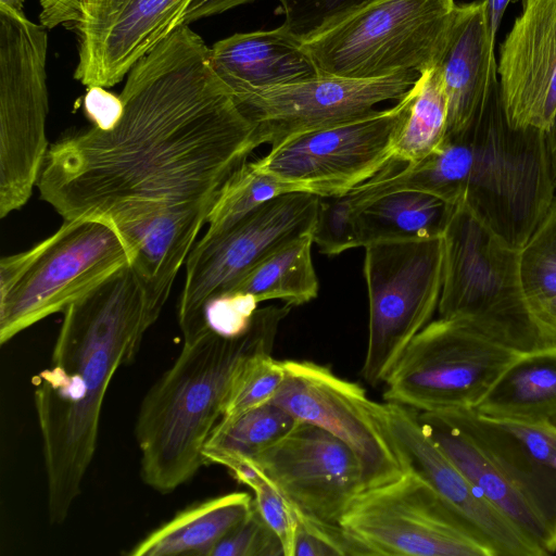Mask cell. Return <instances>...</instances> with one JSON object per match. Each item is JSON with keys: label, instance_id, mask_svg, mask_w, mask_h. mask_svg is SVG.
Masks as SVG:
<instances>
[{"label": "cell", "instance_id": "cell-8", "mask_svg": "<svg viewBox=\"0 0 556 556\" xmlns=\"http://www.w3.org/2000/svg\"><path fill=\"white\" fill-rule=\"evenodd\" d=\"M48 36L23 11L0 5V217L23 207L49 150Z\"/></svg>", "mask_w": 556, "mask_h": 556}, {"label": "cell", "instance_id": "cell-37", "mask_svg": "<svg viewBox=\"0 0 556 556\" xmlns=\"http://www.w3.org/2000/svg\"><path fill=\"white\" fill-rule=\"evenodd\" d=\"M208 556H285L281 543L255 504L252 513L210 552Z\"/></svg>", "mask_w": 556, "mask_h": 556}, {"label": "cell", "instance_id": "cell-13", "mask_svg": "<svg viewBox=\"0 0 556 556\" xmlns=\"http://www.w3.org/2000/svg\"><path fill=\"white\" fill-rule=\"evenodd\" d=\"M39 1L42 26L76 36L74 78L87 88H109L184 24L192 0Z\"/></svg>", "mask_w": 556, "mask_h": 556}, {"label": "cell", "instance_id": "cell-16", "mask_svg": "<svg viewBox=\"0 0 556 556\" xmlns=\"http://www.w3.org/2000/svg\"><path fill=\"white\" fill-rule=\"evenodd\" d=\"M420 74L359 79L319 74L305 80L232 96L255 127L258 146L275 147L309 131L364 118L383 101L401 100Z\"/></svg>", "mask_w": 556, "mask_h": 556}, {"label": "cell", "instance_id": "cell-32", "mask_svg": "<svg viewBox=\"0 0 556 556\" xmlns=\"http://www.w3.org/2000/svg\"><path fill=\"white\" fill-rule=\"evenodd\" d=\"M286 376L283 361L271 353H258L247 358L233 376L223 417H236L249 409L270 403L279 392Z\"/></svg>", "mask_w": 556, "mask_h": 556}, {"label": "cell", "instance_id": "cell-34", "mask_svg": "<svg viewBox=\"0 0 556 556\" xmlns=\"http://www.w3.org/2000/svg\"><path fill=\"white\" fill-rule=\"evenodd\" d=\"M313 233L320 253L329 256L359 248L356 211L346 193L319 197Z\"/></svg>", "mask_w": 556, "mask_h": 556}, {"label": "cell", "instance_id": "cell-25", "mask_svg": "<svg viewBox=\"0 0 556 556\" xmlns=\"http://www.w3.org/2000/svg\"><path fill=\"white\" fill-rule=\"evenodd\" d=\"M475 410L501 419L556 422V351L519 354Z\"/></svg>", "mask_w": 556, "mask_h": 556}, {"label": "cell", "instance_id": "cell-11", "mask_svg": "<svg viewBox=\"0 0 556 556\" xmlns=\"http://www.w3.org/2000/svg\"><path fill=\"white\" fill-rule=\"evenodd\" d=\"M339 525L366 555L492 556L476 530L407 470L363 490Z\"/></svg>", "mask_w": 556, "mask_h": 556}, {"label": "cell", "instance_id": "cell-28", "mask_svg": "<svg viewBox=\"0 0 556 556\" xmlns=\"http://www.w3.org/2000/svg\"><path fill=\"white\" fill-rule=\"evenodd\" d=\"M406 99V113L394 144V166L422 161L435 152L446 137L447 101L437 66L419 75Z\"/></svg>", "mask_w": 556, "mask_h": 556}, {"label": "cell", "instance_id": "cell-1", "mask_svg": "<svg viewBox=\"0 0 556 556\" xmlns=\"http://www.w3.org/2000/svg\"><path fill=\"white\" fill-rule=\"evenodd\" d=\"M114 126L50 144L37 184L63 220L99 218L121 235L157 218H207L231 173L258 148L255 127L189 24L128 73Z\"/></svg>", "mask_w": 556, "mask_h": 556}, {"label": "cell", "instance_id": "cell-14", "mask_svg": "<svg viewBox=\"0 0 556 556\" xmlns=\"http://www.w3.org/2000/svg\"><path fill=\"white\" fill-rule=\"evenodd\" d=\"M406 106L405 94L394 106L364 118L291 137L254 163L278 179L296 185L302 192L344 194L392 170Z\"/></svg>", "mask_w": 556, "mask_h": 556}, {"label": "cell", "instance_id": "cell-3", "mask_svg": "<svg viewBox=\"0 0 556 556\" xmlns=\"http://www.w3.org/2000/svg\"><path fill=\"white\" fill-rule=\"evenodd\" d=\"M291 305L257 308L236 338L208 329L184 345L143 397L135 427L143 482L169 493L205 465L203 447L223 417L235 374L252 355L271 353Z\"/></svg>", "mask_w": 556, "mask_h": 556}, {"label": "cell", "instance_id": "cell-22", "mask_svg": "<svg viewBox=\"0 0 556 556\" xmlns=\"http://www.w3.org/2000/svg\"><path fill=\"white\" fill-rule=\"evenodd\" d=\"M210 62L232 96L288 85L320 74L303 41L280 25L237 33L210 48Z\"/></svg>", "mask_w": 556, "mask_h": 556}, {"label": "cell", "instance_id": "cell-15", "mask_svg": "<svg viewBox=\"0 0 556 556\" xmlns=\"http://www.w3.org/2000/svg\"><path fill=\"white\" fill-rule=\"evenodd\" d=\"M286 376L271 403L298 421L327 430L357 455L364 490L399 478L404 469L380 416V403L365 389L311 361H283Z\"/></svg>", "mask_w": 556, "mask_h": 556}, {"label": "cell", "instance_id": "cell-31", "mask_svg": "<svg viewBox=\"0 0 556 556\" xmlns=\"http://www.w3.org/2000/svg\"><path fill=\"white\" fill-rule=\"evenodd\" d=\"M302 192L294 184L286 182L262 170L254 161L242 163L224 182L207 214L204 235L222 232L266 202L286 193Z\"/></svg>", "mask_w": 556, "mask_h": 556}, {"label": "cell", "instance_id": "cell-6", "mask_svg": "<svg viewBox=\"0 0 556 556\" xmlns=\"http://www.w3.org/2000/svg\"><path fill=\"white\" fill-rule=\"evenodd\" d=\"M130 251L110 223L63 220L30 249L0 261V343L56 313L129 265Z\"/></svg>", "mask_w": 556, "mask_h": 556}, {"label": "cell", "instance_id": "cell-26", "mask_svg": "<svg viewBox=\"0 0 556 556\" xmlns=\"http://www.w3.org/2000/svg\"><path fill=\"white\" fill-rule=\"evenodd\" d=\"M455 205L418 190L378 197L356 211L359 248L442 237Z\"/></svg>", "mask_w": 556, "mask_h": 556}, {"label": "cell", "instance_id": "cell-29", "mask_svg": "<svg viewBox=\"0 0 556 556\" xmlns=\"http://www.w3.org/2000/svg\"><path fill=\"white\" fill-rule=\"evenodd\" d=\"M296 422L271 402L236 417L222 418L203 447L205 465L217 464L228 469L238 462L252 459L285 437Z\"/></svg>", "mask_w": 556, "mask_h": 556}, {"label": "cell", "instance_id": "cell-9", "mask_svg": "<svg viewBox=\"0 0 556 556\" xmlns=\"http://www.w3.org/2000/svg\"><path fill=\"white\" fill-rule=\"evenodd\" d=\"M443 238L365 247L368 340L361 375L384 382L412 340L430 323L443 283Z\"/></svg>", "mask_w": 556, "mask_h": 556}, {"label": "cell", "instance_id": "cell-17", "mask_svg": "<svg viewBox=\"0 0 556 556\" xmlns=\"http://www.w3.org/2000/svg\"><path fill=\"white\" fill-rule=\"evenodd\" d=\"M247 460L299 511L326 522L339 523L364 490L355 452L309 422L298 421L279 441Z\"/></svg>", "mask_w": 556, "mask_h": 556}, {"label": "cell", "instance_id": "cell-4", "mask_svg": "<svg viewBox=\"0 0 556 556\" xmlns=\"http://www.w3.org/2000/svg\"><path fill=\"white\" fill-rule=\"evenodd\" d=\"M465 134L472 161L462 202L498 238L520 250L556 197L545 131L509 126L495 72Z\"/></svg>", "mask_w": 556, "mask_h": 556}, {"label": "cell", "instance_id": "cell-24", "mask_svg": "<svg viewBox=\"0 0 556 556\" xmlns=\"http://www.w3.org/2000/svg\"><path fill=\"white\" fill-rule=\"evenodd\" d=\"M247 492H231L188 506L137 543L129 556H208L253 510Z\"/></svg>", "mask_w": 556, "mask_h": 556}, {"label": "cell", "instance_id": "cell-10", "mask_svg": "<svg viewBox=\"0 0 556 556\" xmlns=\"http://www.w3.org/2000/svg\"><path fill=\"white\" fill-rule=\"evenodd\" d=\"M518 355L464 321L440 317L403 352L383 399L419 413L475 409Z\"/></svg>", "mask_w": 556, "mask_h": 556}, {"label": "cell", "instance_id": "cell-21", "mask_svg": "<svg viewBox=\"0 0 556 556\" xmlns=\"http://www.w3.org/2000/svg\"><path fill=\"white\" fill-rule=\"evenodd\" d=\"M485 0L457 4L444 47L435 63L447 101L445 139L463 136L470 127L497 72Z\"/></svg>", "mask_w": 556, "mask_h": 556}, {"label": "cell", "instance_id": "cell-23", "mask_svg": "<svg viewBox=\"0 0 556 556\" xmlns=\"http://www.w3.org/2000/svg\"><path fill=\"white\" fill-rule=\"evenodd\" d=\"M421 426L457 468L541 553H556L549 531L489 454L446 412L419 413Z\"/></svg>", "mask_w": 556, "mask_h": 556}, {"label": "cell", "instance_id": "cell-20", "mask_svg": "<svg viewBox=\"0 0 556 556\" xmlns=\"http://www.w3.org/2000/svg\"><path fill=\"white\" fill-rule=\"evenodd\" d=\"M494 460L556 543V422L443 410Z\"/></svg>", "mask_w": 556, "mask_h": 556}, {"label": "cell", "instance_id": "cell-38", "mask_svg": "<svg viewBox=\"0 0 556 556\" xmlns=\"http://www.w3.org/2000/svg\"><path fill=\"white\" fill-rule=\"evenodd\" d=\"M258 304L249 294L236 292L217 294L203 307L204 326L222 337H239L250 328Z\"/></svg>", "mask_w": 556, "mask_h": 556}, {"label": "cell", "instance_id": "cell-5", "mask_svg": "<svg viewBox=\"0 0 556 556\" xmlns=\"http://www.w3.org/2000/svg\"><path fill=\"white\" fill-rule=\"evenodd\" d=\"M442 318L457 319L519 354L544 350L525 293L520 250L498 238L463 202L443 232Z\"/></svg>", "mask_w": 556, "mask_h": 556}, {"label": "cell", "instance_id": "cell-41", "mask_svg": "<svg viewBox=\"0 0 556 556\" xmlns=\"http://www.w3.org/2000/svg\"><path fill=\"white\" fill-rule=\"evenodd\" d=\"M517 0H485L486 17L492 40L495 42L501 22L509 3Z\"/></svg>", "mask_w": 556, "mask_h": 556}, {"label": "cell", "instance_id": "cell-40", "mask_svg": "<svg viewBox=\"0 0 556 556\" xmlns=\"http://www.w3.org/2000/svg\"><path fill=\"white\" fill-rule=\"evenodd\" d=\"M254 1L257 0H192L184 16V24H190Z\"/></svg>", "mask_w": 556, "mask_h": 556}, {"label": "cell", "instance_id": "cell-42", "mask_svg": "<svg viewBox=\"0 0 556 556\" xmlns=\"http://www.w3.org/2000/svg\"><path fill=\"white\" fill-rule=\"evenodd\" d=\"M551 168L556 184V112L549 128L545 131Z\"/></svg>", "mask_w": 556, "mask_h": 556}, {"label": "cell", "instance_id": "cell-19", "mask_svg": "<svg viewBox=\"0 0 556 556\" xmlns=\"http://www.w3.org/2000/svg\"><path fill=\"white\" fill-rule=\"evenodd\" d=\"M497 76L509 126L546 131L556 112V0H522Z\"/></svg>", "mask_w": 556, "mask_h": 556}, {"label": "cell", "instance_id": "cell-35", "mask_svg": "<svg viewBox=\"0 0 556 556\" xmlns=\"http://www.w3.org/2000/svg\"><path fill=\"white\" fill-rule=\"evenodd\" d=\"M372 0H279L281 24L301 41L319 34Z\"/></svg>", "mask_w": 556, "mask_h": 556}, {"label": "cell", "instance_id": "cell-30", "mask_svg": "<svg viewBox=\"0 0 556 556\" xmlns=\"http://www.w3.org/2000/svg\"><path fill=\"white\" fill-rule=\"evenodd\" d=\"M520 271L543 349L556 351V197L520 249Z\"/></svg>", "mask_w": 556, "mask_h": 556}, {"label": "cell", "instance_id": "cell-33", "mask_svg": "<svg viewBox=\"0 0 556 556\" xmlns=\"http://www.w3.org/2000/svg\"><path fill=\"white\" fill-rule=\"evenodd\" d=\"M239 482L253 491L256 510L279 539L283 555L293 556L298 530L296 508L254 465L240 477Z\"/></svg>", "mask_w": 556, "mask_h": 556}, {"label": "cell", "instance_id": "cell-39", "mask_svg": "<svg viewBox=\"0 0 556 556\" xmlns=\"http://www.w3.org/2000/svg\"><path fill=\"white\" fill-rule=\"evenodd\" d=\"M84 111L93 126L109 129L116 124L123 112V102L102 87H89L84 98Z\"/></svg>", "mask_w": 556, "mask_h": 556}, {"label": "cell", "instance_id": "cell-2", "mask_svg": "<svg viewBox=\"0 0 556 556\" xmlns=\"http://www.w3.org/2000/svg\"><path fill=\"white\" fill-rule=\"evenodd\" d=\"M160 314L130 264L63 312L50 364L33 379L52 525L66 520L81 493L112 378Z\"/></svg>", "mask_w": 556, "mask_h": 556}, {"label": "cell", "instance_id": "cell-43", "mask_svg": "<svg viewBox=\"0 0 556 556\" xmlns=\"http://www.w3.org/2000/svg\"><path fill=\"white\" fill-rule=\"evenodd\" d=\"M25 1L26 0H0V4L12 8L17 11H23Z\"/></svg>", "mask_w": 556, "mask_h": 556}, {"label": "cell", "instance_id": "cell-7", "mask_svg": "<svg viewBox=\"0 0 556 556\" xmlns=\"http://www.w3.org/2000/svg\"><path fill=\"white\" fill-rule=\"evenodd\" d=\"M454 0H372L303 41L321 74L374 79L421 74L444 47Z\"/></svg>", "mask_w": 556, "mask_h": 556}, {"label": "cell", "instance_id": "cell-27", "mask_svg": "<svg viewBox=\"0 0 556 556\" xmlns=\"http://www.w3.org/2000/svg\"><path fill=\"white\" fill-rule=\"evenodd\" d=\"M313 232L294 238L268 254L226 292L249 294L258 303L280 300L291 306L317 298L319 283L312 260Z\"/></svg>", "mask_w": 556, "mask_h": 556}, {"label": "cell", "instance_id": "cell-18", "mask_svg": "<svg viewBox=\"0 0 556 556\" xmlns=\"http://www.w3.org/2000/svg\"><path fill=\"white\" fill-rule=\"evenodd\" d=\"M380 416L404 471L426 481L476 530L492 556H543L432 440L417 410L384 402Z\"/></svg>", "mask_w": 556, "mask_h": 556}, {"label": "cell", "instance_id": "cell-36", "mask_svg": "<svg viewBox=\"0 0 556 556\" xmlns=\"http://www.w3.org/2000/svg\"><path fill=\"white\" fill-rule=\"evenodd\" d=\"M298 530L293 556L366 555L339 523L307 516L296 509Z\"/></svg>", "mask_w": 556, "mask_h": 556}, {"label": "cell", "instance_id": "cell-12", "mask_svg": "<svg viewBox=\"0 0 556 556\" xmlns=\"http://www.w3.org/2000/svg\"><path fill=\"white\" fill-rule=\"evenodd\" d=\"M318 204L316 194H281L228 229L203 235L195 242L185 263V283L177 306L184 341L206 330L203 307L211 298L226 292L285 243L314 230Z\"/></svg>", "mask_w": 556, "mask_h": 556}]
</instances>
